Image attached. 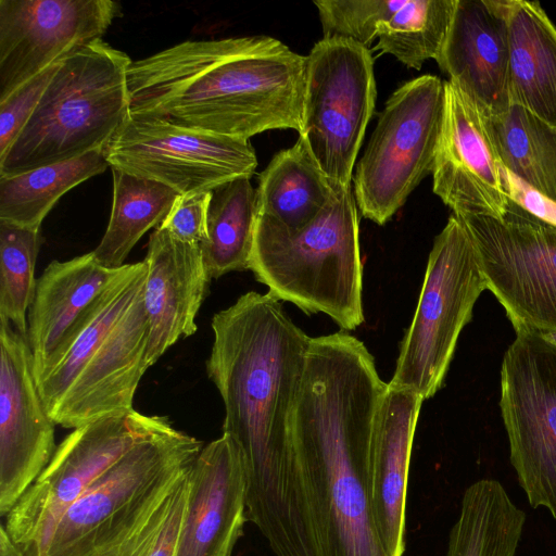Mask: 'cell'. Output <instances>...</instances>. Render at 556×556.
I'll list each match as a JSON object with an SVG mask.
<instances>
[{"label": "cell", "instance_id": "1", "mask_svg": "<svg viewBox=\"0 0 556 556\" xmlns=\"http://www.w3.org/2000/svg\"><path fill=\"white\" fill-rule=\"evenodd\" d=\"M206 372L225 407L223 433L245 475L247 519L275 556H315L291 437L308 337L269 292L250 291L213 316Z\"/></svg>", "mask_w": 556, "mask_h": 556}, {"label": "cell", "instance_id": "2", "mask_svg": "<svg viewBox=\"0 0 556 556\" xmlns=\"http://www.w3.org/2000/svg\"><path fill=\"white\" fill-rule=\"evenodd\" d=\"M387 389L357 338L311 339L291 437L315 556H389L369 497L371 435Z\"/></svg>", "mask_w": 556, "mask_h": 556}, {"label": "cell", "instance_id": "3", "mask_svg": "<svg viewBox=\"0 0 556 556\" xmlns=\"http://www.w3.org/2000/svg\"><path fill=\"white\" fill-rule=\"evenodd\" d=\"M307 58L269 36L187 40L127 71L129 112L249 140L303 127Z\"/></svg>", "mask_w": 556, "mask_h": 556}, {"label": "cell", "instance_id": "4", "mask_svg": "<svg viewBox=\"0 0 556 556\" xmlns=\"http://www.w3.org/2000/svg\"><path fill=\"white\" fill-rule=\"evenodd\" d=\"M144 261L124 264L60 364L38 382L49 416L64 428L134 410L147 361Z\"/></svg>", "mask_w": 556, "mask_h": 556}, {"label": "cell", "instance_id": "5", "mask_svg": "<svg viewBox=\"0 0 556 556\" xmlns=\"http://www.w3.org/2000/svg\"><path fill=\"white\" fill-rule=\"evenodd\" d=\"M357 208L351 186L338 185L327 206L300 229L257 215L249 269L278 300L356 329L364 323Z\"/></svg>", "mask_w": 556, "mask_h": 556}, {"label": "cell", "instance_id": "6", "mask_svg": "<svg viewBox=\"0 0 556 556\" xmlns=\"http://www.w3.org/2000/svg\"><path fill=\"white\" fill-rule=\"evenodd\" d=\"M131 62L102 39L63 59L31 117L0 156V176L105 149L129 115Z\"/></svg>", "mask_w": 556, "mask_h": 556}, {"label": "cell", "instance_id": "7", "mask_svg": "<svg viewBox=\"0 0 556 556\" xmlns=\"http://www.w3.org/2000/svg\"><path fill=\"white\" fill-rule=\"evenodd\" d=\"M202 448L173 426L136 444L63 514L38 556H103L152 513Z\"/></svg>", "mask_w": 556, "mask_h": 556}, {"label": "cell", "instance_id": "8", "mask_svg": "<svg viewBox=\"0 0 556 556\" xmlns=\"http://www.w3.org/2000/svg\"><path fill=\"white\" fill-rule=\"evenodd\" d=\"M486 289L477 251L452 214L429 253L419 301L404 336L390 387L424 400L442 387L458 337Z\"/></svg>", "mask_w": 556, "mask_h": 556}, {"label": "cell", "instance_id": "9", "mask_svg": "<svg viewBox=\"0 0 556 556\" xmlns=\"http://www.w3.org/2000/svg\"><path fill=\"white\" fill-rule=\"evenodd\" d=\"M445 109L444 81L422 75L387 100L353 176L362 215L384 225L432 174Z\"/></svg>", "mask_w": 556, "mask_h": 556}, {"label": "cell", "instance_id": "10", "mask_svg": "<svg viewBox=\"0 0 556 556\" xmlns=\"http://www.w3.org/2000/svg\"><path fill=\"white\" fill-rule=\"evenodd\" d=\"M137 410L75 428L7 515L5 529L27 556H38L63 514L130 448L170 427Z\"/></svg>", "mask_w": 556, "mask_h": 556}, {"label": "cell", "instance_id": "11", "mask_svg": "<svg viewBox=\"0 0 556 556\" xmlns=\"http://www.w3.org/2000/svg\"><path fill=\"white\" fill-rule=\"evenodd\" d=\"M456 217L472 239L486 289L515 331L556 337V226L509 199L502 217Z\"/></svg>", "mask_w": 556, "mask_h": 556}, {"label": "cell", "instance_id": "12", "mask_svg": "<svg viewBox=\"0 0 556 556\" xmlns=\"http://www.w3.org/2000/svg\"><path fill=\"white\" fill-rule=\"evenodd\" d=\"M306 58L299 136L330 180L351 186L377 96L371 52L352 40L323 38Z\"/></svg>", "mask_w": 556, "mask_h": 556}, {"label": "cell", "instance_id": "13", "mask_svg": "<svg viewBox=\"0 0 556 556\" xmlns=\"http://www.w3.org/2000/svg\"><path fill=\"white\" fill-rule=\"evenodd\" d=\"M510 462L533 508L556 519V337L517 330L501 369Z\"/></svg>", "mask_w": 556, "mask_h": 556}, {"label": "cell", "instance_id": "14", "mask_svg": "<svg viewBox=\"0 0 556 556\" xmlns=\"http://www.w3.org/2000/svg\"><path fill=\"white\" fill-rule=\"evenodd\" d=\"M111 168L161 182L179 194L212 191L251 178L257 159L249 140L131 114L105 148Z\"/></svg>", "mask_w": 556, "mask_h": 556}, {"label": "cell", "instance_id": "15", "mask_svg": "<svg viewBox=\"0 0 556 556\" xmlns=\"http://www.w3.org/2000/svg\"><path fill=\"white\" fill-rule=\"evenodd\" d=\"M117 15L111 0H0V100L102 39Z\"/></svg>", "mask_w": 556, "mask_h": 556}, {"label": "cell", "instance_id": "16", "mask_svg": "<svg viewBox=\"0 0 556 556\" xmlns=\"http://www.w3.org/2000/svg\"><path fill=\"white\" fill-rule=\"evenodd\" d=\"M55 422L40 395L26 339L0 319V514L8 515L50 463Z\"/></svg>", "mask_w": 556, "mask_h": 556}, {"label": "cell", "instance_id": "17", "mask_svg": "<svg viewBox=\"0 0 556 556\" xmlns=\"http://www.w3.org/2000/svg\"><path fill=\"white\" fill-rule=\"evenodd\" d=\"M432 169L433 192L456 216L502 217L508 198L484 116L452 83Z\"/></svg>", "mask_w": 556, "mask_h": 556}, {"label": "cell", "instance_id": "18", "mask_svg": "<svg viewBox=\"0 0 556 556\" xmlns=\"http://www.w3.org/2000/svg\"><path fill=\"white\" fill-rule=\"evenodd\" d=\"M121 269L102 266L91 251L51 262L37 279L26 334L37 383L65 357Z\"/></svg>", "mask_w": 556, "mask_h": 556}, {"label": "cell", "instance_id": "19", "mask_svg": "<svg viewBox=\"0 0 556 556\" xmlns=\"http://www.w3.org/2000/svg\"><path fill=\"white\" fill-rule=\"evenodd\" d=\"M247 519L242 458L227 434L203 446L189 471V495L174 556H231Z\"/></svg>", "mask_w": 556, "mask_h": 556}, {"label": "cell", "instance_id": "20", "mask_svg": "<svg viewBox=\"0 0 556 556\" xmlns=\"http://www.w3.org/2000/svg\"><path fill=\"white\" fill-rule=\"evenodd\" d=\"M435 61L483 116L506 111L511 104L506 0H456Z\"/></svg>", "mask_w": 556, "mask_h": 556}, {"label": "cell", "instance_id": "21", "mask_svg": "<svg viewBox=\"0 0 556 556\" xmlns=\"http://www.w3.org/2000/svg\"><path fill=\"white\" fill-rule=\"evenodd\" d=\"M143 261L151 367L179 339L195 333V317L212 277L200 244L178 239L161 226L151 233Z\"/></svg>", "mask_w": 556, "mask_h": 556}, {"label": "cell", "instance_id": "22", "mask_svg": "<svg viewBox=\"0 0 556 556\" xmlns=\"http://www.w3.org/2000/svg\"><path fill=\"white\" fill-rule=\"evenodd\" d=\"M425 400L388 383L370 444L369 497L374 526L389 556L406 548V496L415 429Z\"/></svg>", "mask_w": 556, "mask_h": 556}, {"label": "cell", "instance_id": "23", "mask_svg": "<svg viewBox=\"0 0 556 556\" xmlns=\"http://www.w3.org/2000/svg\"><path fill=\"white\" fill-rule=\"evenodd\" d=\"M506 18L510 103L556 128V27L536 1L506 0Z\"/></svg>", "mask_w": 556, "mask_h": 556}, {"label": "cell", "instance_id": "24", "mask_svg": "<svg viewBox=\"0 0 556 556\" xmlns=\"http://www.w3.org/2000/svg\"><path fill=\"white\" fill-rule=\"evenodd\" d=\"M338 185L325 175L299 136L291 148L276 153L260 174L255 190L257 215L288 229H300L327 206Z\"/></svg>", "mask_w": 556, "mask_h": 556}, {"label": "cell", "instance_id": "25", "mask_svg": "<svg viewBox=\"0 0 556 556\" xmlns=\"http://www.w3.org/2000/svg\"><path fill=\"white\" fill-rule=\"evenodd\" d=\"M525 522L501 482L478 480L463 494L445 556H515Z\"/></svg>", "mask_w": 556, "mask_h": 556}, {"label": "cell", "instance_id": "26", "mask_svg": "<svg viewBox=\"0 0 556 556\" xmlns=\"http://www.w3.org/2000/svg\"><path fill=\"white\" fill-rule=\"evenodd\" d=\"M113 200L106 230L92 251L104 267L118 268L136 243L160 226L180 195L172 188L112 168Z\"/></svg>", "mask_w": 556, "mask_h": 556}, {"label": "cell", "instance_id": "27", "mask_svg": "<svg viewBox=\"0 0 556 556\" xmlns=\"http://www.w3.org/2000/svg\"><path fill=\"white\" fill-rule=\"evenodd\" d=\"M484 119L501 165L556 203V128L517 104Z\"/></svg>", "mask_w": 556, "mask_h": 556}, {"label": "cell", "instance_id": "28", "mask_svg": "<svg viewBox=\"0 0 556 556\" xmlns=\"http://www.w3.org/2000/svg\"><path fill=\"white\" fill-rule=\"evenodd\" d=\"M109 166L105 149H99L16 175L0 176V220L40 229L64 193Z\"/></svg>", "mask_w": 556, "mask_h": 556}, {"label": "cell", "instance_id": "29", "mask_svg": "<svg viewBox=\"0 0 556 556\" xmlns=\"http://www.w3.org/2000/svg\"><path fill=\"white\" fill-rule=\"evenodd\" d=\"M256 217V191L250 178L239 177L212 190L207 239L200 244L212 279L249 269Z\"/></svg>", "mask_w": 556, "mask_h": 556}, {"label": "cell", "instance_id": "30", "mask_svg": "<svg viewBox=\"0 0 556 556\" xmlns=\"http://www.w3.org/2000/svg\"><path fill=\"white\" fill-rule=\"evenodd\" d=\"M455 5L456 0H405L380 24L375 49L409 68L420 70L427 60L439 56Z\"/></svg>", "mask_w": 556, "mask_h": 556}, {"label": "cell", "instance_id": "31", "mask_svg": "<svg viewBox=\"0 0 556 556\" xmlns=\"http://www.w3.org/2000/svg\"><path fill=\"white\" fill-rule=\"evenodd\" d=\"M40 244V229L0 220V319L9 321L25 339Z\"/></svg>", "mask_w": 556, "mask_h": 556}, {"label": "cell", "instance_id": "32", "mask_svg": "<svg viewBox=\"0 0 556 556\" xmlns=\"http://www.w3.org/2000/svg\"><path fill=\"white\" fill-rule=\"evenodd\" d=\"M405 0H315L324 38L352 40L366 48L377 38L381 23L388 21Z\"/></svg>", "mask_w": 556, "mask_h": 556}, {"label": "cell", "instance_id": "33", "mask_svg": "<svg viewBox=\"0 0 556 556\" xmlns=\"http://www.w3.org/2000/svg\"><path fill=\"white\" fill-rule=\"evenodd\" d=\"M62 61L45 68L0 100V156L31 117Z\"/></svg>", "mask_w": 556, "mask_h": 556}, {"label": "cell", "instance_id": "34", "mask_svg": "<svg viewBox=\"0 0 556 556\" xmlns=\"http://www.w3.org/2000/svg\"><path fill=\"white\" fill-rule=\"evenodd\" d=\"M211 198L212 191L180 194L160 226L184 241L205 242Z\"/></svg>", "mask_w": 556, "mask_h": 556}, {"label": "cell", "instance_id": "35", "mask_svg": "<svg viewBox=\"0 0 556 556\" xmlns=\"http://www.w3.org/2000/svg\"><path fill=\"white\" fill-rule=\"evenodd\" d=\"M174 486L129 536L103 556H149L169 513Z\"/></svg>", "mask_w": 556, "mask_h": 556}, {"label": "cell", "instance_id": "36", "mask_svg": "<svg viewBox=\"0 0 556 556\" xmlns=\"http://www.w3.org/2000/svg\"><path fill=\"white\" fill-rule=\"evenodd\" d=\"M504 191L507 198L533 216L556 226V203L534 190L502 166Z\"/></svg>", "mask_w": 556, "mask_h": 556}, {"label": "cell", "instance_id": "37", "mask_svg": "<svg viewBox=\"0 0 556 556\" xmlns=\"http://www.w3.org/2000/svg\"><path fill=\"white\" fill-rule=\"evenodd\" d=\"M189 471L174 486L173 502L155 545L149 556H174L189 495Z\"/></svg>", "mask_w": 556, "mask_h": 556}, {"label": "cell", "instance_id": "38", "mask_svg": "<svg viewBox=\"0 0 556 556\" xmlns=\"http://www.w3.org/2000/svg\"><path fill=\"white\" fill-rule=\"evenodd\" d=\"M0 556H27L11 539L4 526L0 527Z\"/></svg>", "mask_w": 556, "mask_h": 556}]
</instances>
